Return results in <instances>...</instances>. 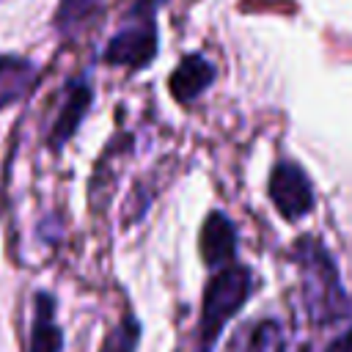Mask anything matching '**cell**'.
<instances>
[{
	"mask_svg": "<svg viewBox=\"0 0 352 352\" xmlns=\"http://www.w3.org/2000/svg\"><path fill=\"white\" fill-rule=\"evenodd\" d=\"M165 0H132L124 11L116 36L107 41L102 60L118 69H146L160 52L157 11Z\"/></svg>",
	"mask_w": 352,
	"mask_h": 352,
	"instance_id": "3957f363",
	"label": "cell"
},
{
	"mask_svg": "<svg viewBox=\"0 0 352 352\" xmlns=\"http://www.w3.org/2000/svg\"><path fill=\"white\" fill-rule=\"evenodd\" d=\"M214 82V63L206 60L201 52H187L179 66L170 72L168 88L173 94V99L179 104H190L195 102L209 85Z\"/></svg>",
	"mask_w": 352,
	"mask_h": 352,
	"instance_id": "52a82bcc",
	"label": "cell"
},
{
	"mask_svg": "<svg viewBox=\"0 0 352 352\" xmlns=\"http://www.w3.org/2000/svg\"><path fill=\"white\" fill-rule=\"evenodd\" d=\"M38 69L22 55H0V110L22 102L36 85Z\"/></svg>",
	"mask_w": 352,
	"mask_h": 352,
	"instance_id": "9c48e42d",
	"label": "cell"
},
{
	"mask_svg": "<svg viewBox=\"0 0 352 352\" xmlns=\"http://www.w3.org/2000/svg\"><path fill=\"white\" fill-rule=\"evenodd\" d=\"M140 344V322L132 311L124 314V319L107 333L99 352H138Z\"/></svg>",
	"mask_w": 352,
	"mask_h": 352,
	"instance_id": "8fae6325",
	"label": "cell"
},
{
	"mask_svg": "<svg viewBox=\"0 0 352 352\" xmlns=\"http://www.w3.org/2000/svg\"><path fill=\"white\" fill-rule=\"evenodd\" d=\"M270 201L286 220H300L314 209V187L308 173L292 162L280 160L270 173Z\"/></svg>",
	"mask_w": 352,
	"mask_h": 352,
	"instance_id": "277c9868",
	"label": "cell"
},
{
	"mask_svg": "<svg viewBox=\"0 0 352 352\" xmlns=\"http://www.w3.org/2000/svg\"><path fill=\"white\" fill-rule=\"evenodd\" d=\"M94 104V85H91V77L88 74H80L74 77L66 91H63V99L58 104V113L50 124V132H47V146L52 151H60L72 138L74 132L80 129L85 113L91 110Z\"/></svg>",
	"mask_w": 352,
	"mask_h": 352,
	"instance_id": "5b68a950",
	"label": "cell"
},
{
	"mask_svg": "<svg viewBox=\"0 0 352 352\" xmlns=\"http://www.w3.org/2000/svg\"><path fill=\"white\" fill-rule=\"evenodd\" d=\"M292 256H294V261L300 267L302 300H305V308L314 316V322L327 324V322H336L341 314H346L349 311L346 294H344V286L338 280L336 264L327 256L324 245L311 239V236H302L294 245Z\"/></svg>",
	"mask_w": 352,
	"mask_h": 352,
	"instance_id": "7a4b0ae2",
	"label": "cell"
},
{
	"mask_svg": "<svg viewBox=\"0 0 352 352\" xmlns=\"http://www.w3.org/2000/svg\"><path fill=\"white\" fill-rule=\"evenodd\" d=\"M104 0H58L55 8V28L58 33L69 36L77 25H82Z\"/></svg>",
	"mask_w": 352,
	"mask_h": 352,
	"instance_id": "7c38bea8",
	"label": "cell"
},
{
	"mask_svg": "<svg viewBox=\"0 0 352 352\" xmlns=\"http://www.w3.org/2000/svg\"><path fill=\"white\" fill-rule=\"evenodd\" d=\"M324 352H352V327H349V330H344V333H341V336H338V338H336Z\"/></svg>",
	"mask_w": 352,
	"mask_h": 352,
	"instance_id": "4fadbf2b",
	"label": "cell"
},
{
	"mask_svg": "<svg viewBox=\"0 0 352 352\" xmlns=\"http://www.w3.org/2000/svg\"><path fill=\"white\" fill-rule=\"evenodd\" d=\"M253 292V272L245 264H226L212 272L204 286L201 300V322H198V346L201 352H212L226 324L242 311Z\"/></svg>",
	"mask_w": 352,
	"mask_h": 352,
	"instance_id": "6da1fadb",
	"label": "cell"
},
{
	"mask_svg": "<svg viewBox=\"0 0 352 352\" xmlns=\"http://www.w3.org/2000/svg\"><path fill=\"white\" fill-rule=\"evenodd\" d=\"M231 352H289V338L278 319H258L234 336Z\"/></svg>",
	"mask_w": 352,
	"mask_h": 352,
	"instance_id": "30bf717a",
	"label": "cell"
},
{
	"mask_svg": "<svg viewBox=\"0 0 352 352\" xmlns=\"http://www.w3.org/2000/svg\"><path fill=\"white\" fill-rule=\"evenodd\" d=\"M28 352H63V327L58 324V305L50 292H36Z\"/></svg>",
	"mask_w": 352,
	"mask_h": 352,
	"instance_id": "ba28073f",
	"label": "cell"
},
{
	"mask_svg": "<svg viewBox=\"0 0 352 352\" xmlns=\"http://www.w3.org/2000/svg\"><path fill=\"white\" fill-rule=\"evenodd\" d=\"M236 256V228L226 212L214 209L201 226V258L209 270L231 264Z\"/></svg>",
	"mask_w": 352,
	"mask_h": 352,
	"instance_id": "8992f818",
	"label": "cell"
}]
</instances>
